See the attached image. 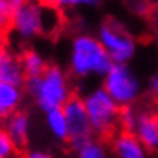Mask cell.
Masks as SVG:
<instances>
[{"mask_svg": "<svg viewBox=\"0 0 158 158\" xmlns=\"http://www.w3.org/2000/svg\"><path fill=\"white\" fill-rule=\"evenodd\" d=\"M81 98L87 111L94 135L97 139L108 140L119 129L121 106L110 97V94L102 85L89 89Z\"/></svg>", "mask_w": 158, "mask_h": 158, "instance_id": "obj_4", "label": "cell"}, {"mask_svg": "<svg viewBox=\"0 0 158 158\" xmlns=\"http://www.w3.org/2000/svg\"><path fill=\"white\" fill-rule=\"evenodd\" d=\"M0 81L18 85H24L26 81L19 55L2 40H0Z\"/></svg>", "mask_w": 158, "mask_h": 158, "instance_id": "obj_11", "label": "cell"}, {"mask_svg": "<svg viewBox=\"0 0 158 158\" xmlns=\"http://www.w3.org/2000/svg\"><path fill=\"white\" fill-rule=\"evenodd\" d=\"M73 152H74L73 158H111L106 142L97 137L90 139L84 145L74 148Z\"/></svg>", "mask_w": 158, "mask_h": 158, "instance_id": "obj_15", "label": "cell"}, {"mask_svg": "<svg viewBox=\"0 0 158 158\" xmlns=\"http://www.w3.org/2000/svg\"><path fill=\"white\" fill-rule=\"evenodd\" d=\"M111 58L100 44L97 35L77 32L71 37L68 53V73L76 81L89 77L102 79L111 68Z\"/></svg>", "mask_w": 158, "mask_h": 158, "instance_id": "obj_2", "label": "cell"}, {"mask_svg": "<svg viewBox=\"0 0 158 158\" xmlns=\"http://www.w3.org/2000/svg\"><path fill=\"white\" fill-rule=\"evenodd\" d=\"M131 132L150 153H158V111L152 108H139Z\"/></svg>", "mask_w": 158, "mask_h": 158, "instance_id": "obj_8", "label": "cell"}, {"mask_svg": "<svg viewBox=\"0 0 158 158\" xmlns=\"http://www.w3.org/2000/svg\"><path fill=\"white\" fill-rule=\"evenodd\" d=\"M24 95L26 92L23 85L0 81V121L21 108Z\"/></svg>", "mask_w": 158, "mask_h": 158, "instance_id": "obj_12", "label": "cell"}, {"mask_svg": "<svg viewBox=\"0 0 158 158\" xmlns=\"http://www.w3.org/2000/svg\"><path fill=\"white\" fill-rule=\"evenodd\" d=\"M16 158H18V156H16Z\"/></svg>", "mask_w": 158, "mask_h": 158, "instance_id": "obj_23", "label": "cell"}, {"mask_svg": "<svg viewBox=\"0 0 158 158\" xmlns=\"http://www.w3.org/2000/svg\"><path fill=\"white\" fill-rule=\"evenodd\" d=\"M24 2L27 0H0V32L10 29L13 16Z\"/></svg>", "mask_w": 158, "mask_h": 158, "instance_id": "obj_16", "label": "cell"}, {"mask_svg": "<svg viewBox=\"0 0 158 158\" xmlns=\"http://www.w3.org/2000/svg\"><path fill=\"white\" fill-rule=\"evenodd\" d=\"M61 110L64 113V118H66L68 145L71 147V150L84 145L85 142H89L90 139L95 137L81 97L73 95L66 103L63 105Z\"/></svg>", "mask_w": 158, "mask_h": 158, "instance_id": "obj_7", "label": "cell"}, {"mask_svg": "<svg viewBox=\"0 0 158 158\" xmlns=\"http://www.w3.org/2000/svg\"><path fill=\"white\" fill-rule=\"evenodd\" d=\"M137 110L139 108L135 105L123 106V108H121V113H119V129L127 131V132L132 131L134 123H135V118H137Z\"/></svg>", "mask_w": 158, "mask_h": 158, "instance_id": "obj_19", "label": "cell"}, {"mask_svg": "<svg viewBox=\"0 0 158 158\" xmlns=\"http://www.w3.org/2000/svg\"><path fill=\"white\" fill-rule=\"evenodd\" d=\"M56 11L58 10L52 8L44 0H27L15 13L10 31L23 44L32 42L56 29Z\"/></svg>", "mask_w": 158, "mask_h": 158, "instance_id": "obj_3", "label": "cell"}, {"mask_svg": "<svg viewBox=\"0 0 158 158\" xmlns=\"http://www.w3.org/2000/svg\"><path fill=\"white\" fill-rule=\"evenodd\" d=\"M95 35L113 63H131L137 55L139 42L135 35L118 19H103Z\"/></svg>", "mask_w": 158, "mask_h": 158, "instance_id": "obj_5", "label": "cell"}, {"mask_svg": "<svg viewBox=\"0 0 158 158\" xmlns=\"http://www.w3.org/2000/svg\"><path fill=\"white\" fill-rule=\"evenodd\" d=\"M55 10H77V8H97L102 0H44Z\"/></svg>", "mask_w": 158, "mask_h": 158, "instance_id": "obj_17", "label": "cell"}, {"mask_svg": "<svg viewBox=\"0 0 158 158\" xmlns=\"http://www.w3.org/2000/svg\"><path fill=\"white\" fill-rule=\"evenodd\" d=\"M147 94L150 98H153L155 102H158V71L148 77L147 81Z\"/></svg>", "mask_w": 158, "mask_h": 158, "instance_id": "obj_21", "label": "cell"}, {"mask_svg": "<svg viewBox=\"0 0 158 158\" xmlns=\"http://www.w3.org/2000/svg\"><path fill=\"white\" fill-rule=\"evenodd\" d=\"M21 158H56V156L44 148H27Z\"/></svg>", "mask_w": 158, "mask_h": 158, "instance_id": "obj_22", "label": "cell"}, {"mask_svg": "<svg viewBox=\"0 0 158 158\" xmlns=\"http://www.w3.org/2000/svg\"><path fill=\"white\" fill-rule=\"evenodd\" d=\"M2 126L18 148H24L27 145L32 132V118L26 110L19 108L15 113H11L10 116L3 119Z\"/></svg>", "mask_w": 158, "mask_h": 158, "instance_id": "obj_10", "label": "cell"}, {"mask_svg": "<svg viewBox=\"0 0 158 158\" xmlns=\"http://www.w3.org/2000/svg\"><path fill=\"white\" fill-rule=\"evenodd\" d=\"M23 87L42 113L63 108L74 95L73 77L64 68L53 63H48L42 74L26 79Z\"/></svg>", "mask_w": 158, "mask_h": 158, "instance_id": "obj_1", "label": "cell"}, {"mask_svg": "<svg viewBox=\"0 0 158 158\" xmlns=\"http://www.w3.org/2000/svg\"><path fill=\"white\" fill-rule=\"evenodd\" d=\"M19 61L26 79L42 74L48 66V61L45 60V56L40 52H37L35 48H24L19 55Z\"/></svg>", "mask_w": 158, "mask_h": 158, "instance_id": "obj_13", "label": "cell"}, {"mask_svg": "<svg viewBox=\"0 0 158 158\" xmlns=\"http://www.w3.org/2000/svg\"><path fill=\"white\" fill-rule=\"evenodd\" d=\"M148 16H150V26H152L153 39H155V44H156V48H158V2L150 8Z\"/></svg>", "mask_w": 158, "mask_h": 158, "instance_id": "obj_20", "label": "cell"}, {"mask_svg": "<svg viewBox=\"0 0 158 158\" xmlns=\"http://www.w3.org/2000/svg\"><path fill=\"white\" fill-rule=\"evenodd\" d=\"M102 87L121 108L135 105L142 95V82L129 63H113L102 77Z\"/></svg>", "mask_w": 158, "mask_h": 158, "instance_id": "obj_6", "label": "cell"}, {"mask_svg": "<svg viewBox=\"0 0 158 158\" xmlns=\"http://www.w3.org/2000/svg\"><path fill=\"white\" fill-rule=\"evenodd\" d=\"M45 127L48 134L61 143H68V124H66V118L61 108L58 110H50L45 111Z\"/></svg>", "mask_w": 158, "mask_h": 158, "instance_id": "obj_14", "label": "cell"}, {"mask_svg": "<svg viewBox=\"0 0 158 158\" xmlns=\"http://www.w3.org/2000/svg\"><path fill=\"white\" fill-rule=\"evenodd\" d=\"M111 158H150V152L139 142L132 132L118 129L108 139Z\"/></svg>", "mask_w": 158, "mask_h": 158, "instance_id": "obj_9", "label": "cell"}, {"mask_svg": "<svg viewBox=\"0 0 158 158\" xmlns=\"http://www.w3.org/2000/svg\"><path fill=\"white\" fill-rule=\"evenodd\" d=\"M18 150L19 148L11 140L10 135L6 134L3 126H0V158H16Z\"/></svg>", "mask_w": 158, "mask_h": 158, "instance_id": "obj_18", "label": "cell"}]
</instances>
